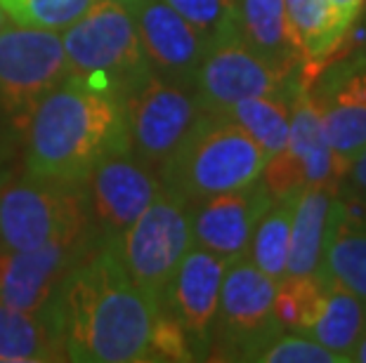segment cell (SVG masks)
<instances>
[{
  "label": "cell",
  "mask_w": 366,
  "mask_h": 363,
  "mask_svg": "<svg viewBox=\"0 0 366 363\" xmlns=\"http://www.w3.org/2000/svg\"><path fill=\"white\" fill-rule=\"evenodd\" d=\"M161 302L128 276L109 243L92 245L66 274L54 300L69 361H147Z\"/></svg>",
  "instance_id": "1"
},
{
  "label": "cell",
  "mask_w": 366,
  "mask_h": 363,
  "mask_svg": "<svg viewBox=\"0 0 366 363\" xmlns=\"http://www.w3.org/2000/svg\"><path fill=\"white\" fill-rule=\"evenodd\" d=\"M126 151L130 149L121 99L79 78H66L50 90L26 123L31 177L81 184L104 158Z\"/></svg>",
  "instance_id": "2"
},
{
  "label": "cell",
  "mask_w": 366,
  "mask_h": 363,
  "mask_svg": "<svg viewBox=\"0 0 366 363\" xmlns=\"http://www.w3.org/2000/svg\"><path fill=\"white\" fill-rule=\"evenodd\" d=\"M264 165L267 153L237 121L206 111L159 173L163 187L194 205L258 182Z\"/></svg>",
  "instance_id": "3"
},
{
  "label": "cell",
  "mask_w": 366,
  "mask_h": 363,
  "mask_svg": "<svg viewBox=\"0 0 366 363\" xmlns=\"http://www.w3.org/2000/svg\"><path fill=\"white\" fill-rule=\"evenodd\" d=\"M69 78L123 97L149 71L126 0H95L61 36Z\"/></svg>",
  "instance_id": "4"
},
{
  "label": "cell",
  "mask_w": 366,
  "mask_h": 363,
  "mask_svg": "<svg viewBox=\"0 0 366 363\" xmlns=\"http://www.w3.org/2000/svg\"><path fill=\"white\" fill-rule=\"evenodd\" d=\"M81 184L31 177L0 189V248L29 250L50 241L88 238Z\"/></svg>",
  "instance_id": "5"
},
{
  "label": "cell",
  "mask_w": 366,
  "mask_h": 363,
  "mask_svg": "<svg viewBox=\"0 0 366 363\" xmlns=\"http://www.w3.org/2000/svg\"><path fill=\"white\" fill-rule=\"evenodd\" d=\"M123 121L128 133V149L154 168L180 149L187 135L204 118L194 85L166 78L152 68L121 97Z\"/></svg>",
  "instance_id": "6"
},
{
  "label": "cell",
  "mask_w": 366,
  "mask_h": 363,
  "mask_svg": "<svg viewBox=\"0 0 366 363\" xmlns=\"http://www.w3.org/2000/svg\"><path fill=\"white\" fill-rule=\"evenodd\" d=\"M277 281L251 260L237 257L224 269L217 302L210 359L255 361L272 339L284 333L274 314Z\"/></svg>",
  "instance_id": "7"
},
{
  "label": "cell",
  "mask_w": 366,
  "mask_h": 363,
  "mask_svg": "<svg viewBox=\"0 0 366 363\" xmlns=\"http://www.w3.org/2000/svg\"><path fill=\"white\" fill-rule=\"evenodd\" d=\"M109 245L130 279L161 302L177 265L194 245L192 205L161 187L152 205Z\"/></svg>",
  "instance_id": "8"
},
{
  "label": "cell",
  "mask_w": 366,
  "mask_h": 363,
  "mask_svg": "<svg viewBox=\"0 0 366 363\" xmlns=\"http://www.w3.org/2000/svg\"><path fill=\"white\" fill-rule=\"evenodd\" d=\"M69 78L61 36L50 29H0V106L26 130L38 102Z\"/></svg>",
  "instance_id": "9"
},
{
  "label": "cell",
  "mask_w": 366,
  "mask_h": 363,
  "mask_svg": "<svg viewBox=\"0 0 366 363\" xmlns=\"http://www.w3.org/2000/svg\"><path fill=\"white\" fill-rule=\"evenodd\" d=\"M260 180L272 198L298 194L307 187L340 189V175L324 135L312 81H298L286 146L267 160Z\"/></svg>",
  "instance_id": "10"
},
{
  "label": "cell",
  "mask_w": 366,
  "mask_h": 363,
  "mask_svg": "<svg viewBox=\"0 0 366 363\" xmlns=\"http://www.w3.org/2000/svg\"><path fill=\"white\" fill-rule=\"evenodd\" d=\"M300 73H286L262 59L241 36L213 45L194 73V92L206 111L227 113L241 99L288 95L298 88Z\"/></svg>",
  "instance_id": "11"
},
{
  "label": "cell",
  "mask_w": 366,
  "mask_h": 363,
  "mask_svg": "<svg viewBox=\"0 0 366 363\" xmlns=\"http://www.w3.org/2000/svg\"><path fill=\"white\" fill-rule=\"evenodd\" d=\"M88 208V231L97 245L119 238L159 196L161 180L130 158V151L114 153L95 165L81 182Z\"/></svg>",
  "instance_id": "12"
},
{
  "label": "cell",
  "mask_w": 366,
  "mask_h": 363,
  "mask_svg": "<svg viewBox=\"0 0 366 363\" xmlns=\"http://www.w3.org/2000/svg\"><path fill=\"white\" fill-rule=\"evenodd\" d=\"M92 245L97 243L88 236L50 241L29 250L0 248V302L26 314L52 312L66 274Z\"/></svg>",
  "instance_id": "13"
},
{
  "label": "cell",
  "mask_w": 366,
  "mask_h": 363,
  "mask_svg": "<svg viewBox=\"0 0 366 363\" xmlns=\"http://www.w3.org/2000/svg\"><path fill=\"white\" fill-rule=\"evenodd\" d=\"M227 265L229 260L192 245L161 295V307L182 326L197 359L208 357L210 352L220 285Z\"/></svg>",
  "instance_id": "14"
},
{
  "label": "cell",
  "mask_w": 366,
  "mask_h": 363,
  "mask_svg": "<svg viewBox=\"0 0 366 363\" xmlns=\"http://www.w3.org/2000/svg\"><path fill=\"white\" fill-rule=\"evenodd\" d=\"M135 19L147 66L166 78L194 85L208 45L166 0H126Z\"/></svg>",
  "instance_id": "15"
},
{
  "label": "cell",
  "mask_w": 366,
  "mask_h": 363,
  "mask_svg": "<svg viewBox=\"0 0 366 363\" xmlns=\"http://www.w3.org/2000/svg\"><path fill=\"white\" fill-rule=\"evenodd\" d=\"M272 194L262 180L192 205V241L224 260L244 257Z\"/></svg>",
  "instance_id": "16"
},
{
  "label": "cell",
  "mask_w": 366,
  "mask_h": 363,
  "mask_svg": "<svg viewBox=\"0 0 366 363\" xmlns=\"http://www.w3.org/2000/svg\"><path fill=\"white\" fill-rule=\"evenodd\" d=\"M312 90L322 113L326 142L342 177L357 153L366 146V57L336 64Z\"/></svg>",
  "instance_id": "17"
},
{
  "label": "cell",
  "mask_w": 366,
  "mask_h": 363,
  "mask_svg": "<svg viewBox=\"0 0 366 363\" xmlns=\"http://www.w3.org/2000/svg\"><path fill=\"white\" fill-rule=\"evenodd\" d=\"M319 276L366 302V220L350 210V203L340 191L333 200Z\"/></svg>",
  "instance_id": "18"
},
{
  "label": "cell",
  "mask_w": 366,
  "mask_h": 363,
  "mask_svg": "<svg viewBox=\"0 0 366 363\" xmlns=\"http://www.w3.org/2000/svg\"><path fill=\"white\" fill-rule=\"evenodd\" d=\"M241 38L267 59L272 66L286 73H300L302 52L295 41L284 0H239Z\"/></svg>",
  "instance_id": "19"
},
{
  "label": "cell",
  "mask_w": 366,
  "mask_h": 363,
  "mask_svg": "<svg viewBox=\"0 0 366 363\" xmlns=\"http://www.w3.org/2000/svg\"><path fill=\"white\" fill-rule=\"evenodd\" d=\"M336 187H307L298 191L288 241L286 276H317L322 267L324 243L329 236Z\"/></svg>",
  "instance_id": "20"
},
{
  "label": "cell",
  "mask_w": 366,
  "mask_h": 363,
  "mask_svg": "<svg viewBox=\"0 0 366 363\" xmlns=\"http://www.w3.org/2000/svg\"><path fill=\"white\" fill-rule=\"evenodd\" d=\"M66 359L64 339L52 312L26 314L0 302V363Z\"/></svg>",
  "instance_id": "21"
},
{
  "label": "cell",
  "mask_w": 366,
  "mask_h": 363,
  "mask_svg": "<svg viewBox=\"0 0 366 363\" xmlns=\"http://www.w3.org/2000/svg\"><path fill=\"white\" fill-rule=\"evenodd\" d=\"M364 326H366V302H362L350 290L324 279L322 302H319L317 316L305 335L317 339L326 349L340 354L350 363V354H352Z\"/></svg>",
  "instance_id": "22"
},
{
  "label": "cell",
  "mask_w": 366,
  "mask_h": 363,
  "mask_svg": "<svg viewBox=\"0 0 366 363\" xmlns=\"http://www.w3.org/2000/svg\"><path fill=\"white\" fill-rule=\"evenodd\" d=\"M286 14L291 21L293 36L300 45L305 64L300 68V78L315 81L333 59H340L342 45L333 36L331 12L326 0H284Z\"/></svg>",
  "instance_id": "23"
},
{
  "label": "cell",
  "mask_w": 366,
  "mask_h": 363,
  "mask_svg": "<svg viewBox=\"0 0 366 363\" xmlns=\"http://www.w3.org/2000/svg\"><path fill=\"white\" fill-rule=\"evenodd\" d=\"M295 198L298 194H286L272 198L267 210L262 213L258 227L253 231L251 245H248L246 257L267 274L277 283L286 276V260H288V241H291V222L295 210Z\"/></svg>",
  "instance_id": "24"
},
{
  "label": "cell",
  "mask_w": 366,
  "mask_h": 363,
  "mask_svg": "<svg viewBox=\"0 0 366 363\" xmlns=\"http://www.w3.org/2000/svg\"><path fill=\"white\" fill-rule=\"evenodd\" d=\"M293 95L295 90L288 92V95L248 97L227 109L229 118L237 121L267 153V160L286 146L288 130H291Z\"/></svg>",
  "instance_id": "25"
},
{
  "label": "cell",
  "mask_w": 366,
  "mask_h": 363,
  "mask_svg": "<svg viewBox=\"0 0 366 363\" xmlns=\"http://www.w3.org/2000/svg\"><path fill=\"white\" fill-rule=\"evenodd\" d=\"M324 295L322 276H284L277 283L274 314L284 330L305 335L312 326Z\"/></svg>",
  "instance_id": "26"
},
{
  "label": "cell",
  "mask_w": 366,
  "mask_h": 363,
  "mask_svg": "<svg viewBox=\"0 0 366 363\" xmlns=\"http://www.w3.org/2000/svg\"><path fill=\"white\" fill-rule=\"evenodd\" d=\"M166 3L199 31L208 48L241 36L239 0H166Z\"/></svg>",
  "instance_id": "27"
},
{
  "label": "cell",
  "mask_w": 366,
  "mask_h": 363,
  "mask_svg": "<svg viewBox=\"0 0 366 363\" xmlns=\"http://www.w3.org/2000/svg\"><path fill=\"white\" fill-rule=\"evenodd\" d=\"M95 0H0L5 17L21 26L59 31L74 24Z\"/></svg>",
  "instance_id": "28"
},
{
  "label": "cell",
  "mask_w": 366,
  "mask_h": 363,
  "mask_svg": "<svg viewBox=\"0 0 366 363\" xmlns=\"http://www.w3.org/2000/svg\"><path fill=\"white\" fill-rule=\"evenodd\" d=\"M255 361L262 363H347L340 354L326 349L317 339L284 330L258 354Z\"/></svg>",
  "instance_id": "29"
},
{
  "label": "cell",
  "mask_w": 366,
  "mask_h": 363,
  "mask_svg": "<svg viewBox=\"0 0 366 363\" xmlns=\"http://www.w3.org/2000/svg\"><path fill=\"white\" fill-rule=\"evenodd\" d=\"M147 361H197L189 337L163 307L154 321L149 347H147Z\"/></svg>",
  "instance_id": "30"
},
{
  "label": "cell",
  "mask_w": 366,
  "mask_h": 363,
  "mask_svg": "<svg viewBox=\"0 0 366 363\" xmlns=\"http://www.w3.org/2000/svg\"><path fill=\"white\" fill-rule=\"evenodd\" d=\"M366 0H326L331 12V24H333V36H336L338 45L345 48L350 34H352V26L357 24L360 14L364 10Z\"/></svg>",
  "instance_id": "31"
},
{
  "label": "cell",
  "mask_w": 366,
  "mask_h": 363,
  "mask_svg": "<svg viewBox=\"0 0 366 363\" xmlns=\"http://www.w3.org/2000/svg\"><path fill=\"white\" fill-rule=\"evenodd\" d=\"M340 189H345L347 198L366 208V146L345 168V173L340 177Z\"/></svg>",
  "instance_id": "32"
},
{
  "label": "cell",
  "mask_w": 366,
  "mask_h": 363,
  "mask_svg": "<svg viewBox=\"0 0 366 363\" xmlns=\"http://www.w3.org/2000/svg\"><path fill=\"white\" fill-rule=\"evenodd\" d=\"M350 361H355V363H366V326H364V330H362L360 339H357V344H355L352 354H350Z\"/></svg>",
  "instance_id": "33"
},
{
  "label": "cell",
  "mask_w": 366,
  "mask_h": 363,
  "mask_svg": "<svg viewBox=\"0 0 366 363\" xmlns=\"http://www.w3.org/2000/svg\"><path fill=\"white\" fill-rule=\"evenodd\" d=\"M5 182H7V170H5L3 165H0V189L5 187Z\"/></svg>",
  "instance_id": "34"
},
{
  "label": "cell",
  "mask_w": 366,
  "mask_h": 363,
  "mask_svg": "<svg viewBox=\"0 0 366 363\" xmlns=\"http://www.w3.org/2000/svg\"><path fill=\"white\" fill-rule=\"evenodd\" d=\"M3 26H5V12L0 10V29H3Z\"/></svg>",
  "instance_id": "35"
},
{
  "label": "cell",
  "mask_w": 366,
  "mask_h": 363,
  "mask_svg": "<svg viewBox=\"0 0 366 363\" xmlns=\"http://www.w3.org/2000/svg\"><path fill=\"white\" fill-rule=\"evenodd\" d=\"M362 14H364V24H366V3H364V10H362Z\"/></svg>",
  "instance_id": "36"
}]
</instances>
